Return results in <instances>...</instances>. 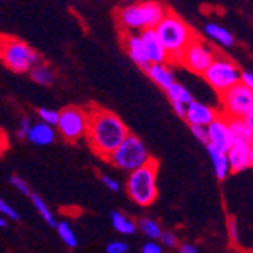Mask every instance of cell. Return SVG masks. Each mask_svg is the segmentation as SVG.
Segmentation results:
<instances>
[{"instance_id":"39","label":"cell","mask_w":253,"mask_h":253,"mask_svg":"<svg viewBox=\"0 0 253 253\" xmlns=\"http://www.w3.org/2000/svg\"><path fill=\"white\" fill-rule=\"evenodd\" d=\"M244 120H246V123L249 125V127H250V130H252V133H253V111L249 114V116H247Z\"/></svg>"},{"instance_id":"17","label":"cell","mask_w":253,"mask_h":253,"mask_svg":"<svg viewBox=\"0 0 253 253\" xmlns=\"http://www.w3.org/2000/svg\"><path fill=\"white\" fill-rule=\"evenodd\" d=\"M55 138H56L55 127L40 122V123H35L32 129L29 130L28 141L35 146H49L55 141Z\"/></svg>"},{"instance_id":"41","label":"cell","mask_w":253,"mask_h":253,"mask_svg":"<svg viewBox=\"0 0 253 253\" xmlns=\"http://www.w3.org/2000/svg\"><path fill=\"white\" fill-rule=\"evenodd\" d=\"M250 159H252V167H253V141L250 143Z\"/></svg>"},{"instance_id":"35","label":"cell","mask_w":253,"mask_h":253,"mask_svg":"<svg viewBox=\"0 0 253 253\" xmlns=\"http://www.w3.org/2000/svg\"><path fill=\"white\" fill-rule=\"evenodd\" d=\"M141 253H163V246L156 241H149L143 246Z\"/></svg>"},{"instance_id":"6","label":"cell","mask_w":253,"mask_h":253,"mask_svg":"<svg viewBox=\"0 0 253 253\" xmlns=\"http://www.w3.org/2000/svg\"><path fill=\"white\" fill-rule=\"evenodd\" d=\"M153 158L150 156L147 147L144 143L133 133H129V136L120 144V147L111 155L108 159L114 167H119L125 171H136L143 167H146Z\"/></svg>"},{"instance_id":"29","label":"cell","mask_w":253,"mask_h":253,"mask_svg":"<svg viewBox=\"0 0 253 253\" xmlns=\"http://www.w3.org/2000/svg\"><path fill=\"white\" fill-rule=\"evenodd\" d=\"M159 241H161V244H163L164 247H167V249H174V247H177V243H179L177 237L173 232H170V231L163 232Z\"/></svg>"},{"instance_id":"14","label":"cell","mask_w":253,"mask_h":253,"mask_svg":"<svg viewBox=\"0 0 253 253\" xmlns=\"http://www.w3.org/2000/svg\"><path fill=\"white\" fill-rule=\"evenodd\" d=\"M123 45L129 55V58L140 67L143 70L150 65V61L147 58L146 49H144V44L141 41L140 34H132V32H125L123 35Z\"/></svg>"},{"instance_id":"38","label":"cell","mask_w":253,"mask_h":253,"mask_svg":"<svg viewBox=\"0 0 253 253\" xmlns=\"http://www.w3.org/2000/svg\"><path fill=\"white\" fill-rule=\"evenodd\" d=\"M241 82H243V84H246V85L253 91V75H252L250 72H243Z\"/></svg>"},{"instance_id":"33","label":"cell","mask_w":253,"mask_h":253,"mask_svg":"<svg viewBox=\"0 0 253 253\" xmlns=\"http://www.w3.org/2000/svg\"><path fill=\"white\" fill-rule=\"evenodd\" d=\"M190 129L199 141L208 144V129L203 127V126H190Z\"/></svg>"},{"instance_id":"2","label":"cell","mask_w":253,"mask_h":253,"mask_svg":"<svg viewBox=\"0 0 253 253\" xmlns=\"http://www.w3.org/2000/svg\"><path fill=\"white\" fill-rule=\"evenodd\" d=\"M156 34L166 47L170 61L180 62V58L183 52L187 50L188 45L197 38L193 29L183 21L179 15L174 12H170L166 15V18L156 26Z\"/></svg>"},{"instance_id":"23","label":"cell","mask_w":253,"mask_h":253,"mask_svg":"<svg viewBox=\"0 0 253 253\" xmlns=\"http://www.w3.org/2000/svg\"><path fill=\"white\" fill-rule=\"evenodd\" d=\"M167 96H169V99H170V102L171 103H182V105H188V103H191L194 99H193V96H191V93L190 91L183 86V85H180V84H174V85H171L167 91Z\"/></svg>"},{"instance_id":"30","label":"cell","mask_w":253,"mask_h":253,"mask_svg":"<svg viewBox=\"0 0 253 253\" xmlns=\"http://www.w3.org/2000/svg\"><path fill=\"white\" fill-rule=\"evenodd\" d=\"M129 244L125 241H112L106 246V253H127Z\"/></svg>"},{"instance_id":"8","label":"cell","mask_w":253,"mask_h":253,"mask_svg":"<svg viewBox=\"0 0 253 253\" xmlns=\"http://www.w3.org/2000/svg\"><path fill=\"white\" fill-rule=\"evenodd\" d=\"M221 116L229 120L246 119L253 111V91L243 82L220 94Z\"/></svg>"},{"instance_id":"4","label":"cell","mask_w":253,"mask_h":253,"mask_svg":"<svg viewBox=\"0 0 253 253\" xmlns=\"http://www.w3.org/2000/svg\"><path fill=\"white\" fill-rule=\"evenodd\" d=\"M156 177L158 163L155 159H152L146 167L129 173L126 182V190L129 197L140 206H150L158 197Z\"/></svg>"},{"instance_id":"3","label":"cell","mask_w":253,"mask_h":253,"mask_svg":"<svg viewBox=\"0 0 253 253\" xmlns=\"http://www.w3.org/2000/svg\"><path fill=\"white\" fill-rule=\"evenodd\" d=\"M169 11L158 2H140L117 9V21L125 32L156 29Z\"/></svg>"},{"instance_id":"13","label":"cell","mask_w":253,"mask_h":253,"mask_svg":"<svg viewBox=\"0 0 253 253\" xmlns=\"http://www.w3.org/2000/svg\"><path fill=\"white\" fill-rule=\"evenodd\" d=\"M141 41L144 44V49L147 53V58L152 64H166L167 61H170V56L166 50V47L161 42L158 34L155 29H147L140 32Z\"/></svg>"},{"instance_id":"5","label":"cell","mask_w":253,"mask_h":253,"mask_svg":"<svg viewBox=\"0 0 253 253\" xmlns=\"http://www.w3.org/2000/svg\"><path fill=\"white\" fill-rule=\"evenodd\" d=\"M40 55L29 45L14 37L2 38V62L14 73H31L41 62Z\"/></svg>"},{"instance_id":"20","label":"cell","mask_w":253,"mask_h":253,"mask_svg":"<svg viewBox=\"0 0 253 253\" xmlns=\"http://www.w3.org/2000/svg\"><path fill=\"white\" fill-rule=\"evenodd\" d=\"M111 223H112V227L116 229L119 234H123V235H132V234L136 232V229H138L136 221L126 217L120 211H112L111 212Z\"/></svg>"},{"instance_id":"31","label":"cell","mask_w":253,"mask_h":253,"mask_svg":"<svg viewBox=\"0 0 253 253\" xmlns=\"http://www.w3.org/2000/svg\"><path fill=\"white\" fill-rule=\"evenodd\" d=\"M0 212H2L3 215H6V217H9L11 220H18V212L3 199L0 200Z\"/></svg>"},{"instance_id":"18","label":"cell","mask_w":253,"mask_h":253,"mask_svg":"<svg viewBox=\"0 0 253 253\" xmlns=\"http://www.w3.org/2000/svg\"><path fill=\"white\" fill-rule=\"evenodd\" d=\"M208 153H210L211 163H212V167H214V173L220 180L226 179L229 176V173H232L226 152H221L218 149H214V147L208 146Z\"/></svg>"},{"instance_id":"36","label":"cell","mask_w":253,"mask_h":253,"mask_svg":"<svg viewBox=\"0 0 253 253\" xmlns=\"http://www.w3.org/2000/svg\"><path fill=\"white\" fill-rule=\"evenodd\" d=\"M177 253H199L197 247L191 243H182L177 247Z\"/></svg>"},{"instance_id":"7","label":"cell","mask_w":253,"mask_h":253,"mask_svg":"<svg viewBox=\"0 0 253 253\" xmlns=\"http://www.w3.org/2000/svg\"><path fill=\"white\" fill-rule=\"evenodd\" d=\"M203 78L218 94H223L241 82L243 72H240L238 65L229 58L217 56L211 67L205 72Z\"/></svg>"},{"instance_id":"10","label":"cell","mask_w":253,"mask_h":253,"mask_svg":"<svg viewBox=\"0 0 253 253\" xmlns=\"http://www.w3.org/2000/svg\"><path fill=\"white\" fill-rule=\"evenodd\" d=\"M217 56L214 55V50L199 37L188 45L187 50L183 52L180 58V64L185 65L190 72L203 76L205 72L211 67Z\"/></svg>"},{"instance_id":"15","label":"cell","mask_w":253,"mask_h":253,"mask_svg":"<svg viewBox=\"0 0 253 253\" xmlns=\"http://www.w3.org/2000/svg\"><path fill=\"white\" fill-rule=\"evenodd\" d=\"M229 166L232 173H240L252 167L250 159V144L246 143H234L231 150L227 152Z\"/></svg>"},{"instance_id":"12","label":"cell","mask_w":253,"mask_h":253,"mask_svg":"<svg viewBox=\"0 0 253 253\" xmlns=\"http://www.w3.org/2000/svg\"><path fill=\"white\" fill-rule=\"evenodd\" d=\"M220 116V112L214 109L212 106H208L202 102L193 100L191 103L187 105L185 111V119L190 126H203L208 127L217 117Z\"/></svg>"},{"instance_id":"34","label":"cell","mask_w":253,"mask_h":253,"mask_svg":"<svg viewBox=\"0 0 253 253\" xmlns=\"http://www.w3.org/2000/svg\"><path fill=\"white\" fill-rule=\"evenodd\" d=\"M100 179H102V183L103 185L108 188V190H111V191H119L120 190V185H119V182L116 180V179H112L111 176H106V174H102L100 176Z\"/></svg>"},{"instance_id":"32","label":"cell","mask_w":253,"mask_h":253,"mask_svg":"<svg viewBox=\"0 0 253 253\" xmlns=\"http://www.w3.org/2000/svg\"><path fill=\"white\" fill-rule=\"evenodd\" d=\"M32 126L34 125L31 123V120L28 117H23L20 120V127H18V132H17L18 138H26V140H28V135H29V130L32 129Z\"/></svg>"},{"instance_id":"21","label":"cell","mask_w":253,"mask_h":253,"mask_svg":"<svg viewBox=\"0 0 253 253\" xmlns=\"http://www.w3.org/2000/svg\"><path fill=\"white\" fill-rule=\"evenodd\" d=\"M229 125H231V130H232V136H234L235 143L250 144L253 141V133H252L249 125L246 123V120L234 119V120H229Z\"/></svg>"},{"instance_id":"40","label":"cell","mask_w":253,"mask_h":253,"mask_svg":"<svg viewBox=\"0 0 253 253\" xmlns=\"http://www.w3.org/2000/svg\"><path fill=\"white\" fill-rule=\"evenodd\" d=\"M0 226H2V227H6V226H8V221H6V218H5V217L0 218Z\"/></svg>"},{"instance_id":"26","label":"cell","mask_w":253,"mask_h":253,"mask_svg":"<svg viewBox=\"0 0 253 253\" xmlns=\"http://www.w3.org/2000/svg\"><path fill=\"white\" fill-rule=\"evenodd\" d=\"M56 231H58V235L59 238L62 240V243L67 246V247H70V249H75L78 246V237L75 234V231L72 229V226L65 223V221H61L58 223L56 226Z\"/></svg>"},{"instance_id":"25","label":"cell","mask_w":253,"mask_h":253,"mask_svg":"<svg viewBox=\"0 0 253 253\" xmlns=\"http://www.w3.org/2000/svg\"><path fill=\"white\" fill-rule=\"evenodd\" d=\"M31 200H32L34 206L37 208V211L40 212V215L42 217V220H44L45 223H49L52 227H55V229H56L58 223H56V220H55V217H53L52 211L49 210V206L45 205V202H44L38 194H35V193H32V194H31Z\"/></svg>"},{"instance_id":"16","label":"cell","mask_w":253,"mask_h":253,"mask_svg":"<svg viewBox=\"0 0 253 253\" xmlns=\"http://www.w3.org/2000/svg\"><path fill=\"white\" fill-rule=\"evenodd\" d=\"M146 73L152 82H155L159 88H163L164 91H167L171 85L176 84L174 75L167 64H152L146 68Z\"/></svg>"},{"instance_id":"27","label":"cell","mask_w":253,"mask_h":253,"mask_svg":"<svg viewBox=\"0 0 253 253\" xmlns=\"http://www.w3.org/2000/svg\"><path fill=\"white\" fill-rule=\"evenodd\" d=\"M59 116H61V114L58 111L50 109V108H40L38 109V117L41 119L42 123L49 125V126H58Z\"/></svg>"},{"instance_id":"22","label":"cell","mask_w":253,"mask_h":253,"mask_svg":"<svg viewBox=\"0 0 253 253\" xmlns=\"http://www.w3.org/2000/svg\"><path fill=\"white\" fill-rule=\"evenodd\" d=\"M136 226L138 229L143 232L144 237H147L149 240H159L161 235H163V227H161V224L152 218H140L136 221Z\"/></svg>"},{"instance_id":"24","label":"cell","mask_w":253,"mask_h":253,"mask_svg":"<svg viewBox=\"0 0 253 253\" xmlns=\"http://www.w3.org/2000/svg\"><path fill=\"white\" fill-rule=\"evenodd\" d=\"M31 78L34 79V82H37L38 85H52L55 81V75L52 72V68L45 64H40L37 65L34 70L31 72Z\"/></svg>"},{"instance_id":"19","label":"cell","mask_w":253,"mask_h":253,"mask_svg":"<svg viewBox=\"0 0 253 253\" xmlns=\"http://www.w3.org/2000/svg\"><path fill=\"white\" fill-rule=\"evenodd\" d=\"M205 34L210 38H212L215 42L224 45V47H231V45H234V42H235L234 35L227 29H224L223 26L215 25V23H208V25L205 26Z\"/></svg>"},{"instance_id":"28","label":"cell","mask_w":253,"mask_h":253,"mask_svg":"<svg viewBox=\"0 0 253 253\" xmlns=\"http://www.w3.org/2000/svg\"><path fill=\"white\" fill-rule=\"evenodd\" d=\"M9 183L11 185L17 190V191H20V193H23V194H26V196H29L31 197V188H29V185H28V182L25 180V179H21L20 176H11L9 177Z\"/></svg>"},{"instance_id":"37","label":"cell","mask_w":253,"mask_h":253,"mask_svg":"<svg viewBox=\"0 0 253 253\" xmlns=\"http://www.w3.org/2000/svg\"><path fill=\"white\" fill-rule=\"evenodd\" d=\"M227 226H229V235H231V240L232 241H238V231H237V223L234 218H231L227 221Z\"/></svg>"},{"instance_id":"11","label":"cell","mask_w":253,"mask_h":253,"mask_svg":"<svg viewBox=\"0 0 253 253\" xmlns=\"http://www.w3.org/2000/svg\"><path fill=\"white\" fill-rule=\"evenodd\" d=\"M206 129H208V146L226 153L231 150L235 141L232 136L231 125H229V119L220 114Z\"/></svg>"},{"instance_id":"9","label":"cell","mask_w":253,"mask_h":253,"mask_svg":"<svg viewBox=\"0 0 253 253\" xmlns=\"http://www.w3.org/2000/svg\"><path fill=\"white\" fill-rule=\"evenodd\" d=\"M59 123L56 126L58 133L68 143H75L86 136L89 126L88 109L79 106H67L59 111Z\"/></svg>"},{"instance_id":"1","label":"cell","mask_w":253,"mask_h":253,"mask_svg":"<svg viewBox=\"0 0 253 253\" xmlns=\"http://www.w3.org/2000/svg\"><path fill=\"white\" fill-rule=\"evenodd\" d=\"M89 112V126L86 140L99 156L109 159L120 144L129 136V129L123 120L105 108L93 106L88 109Z\"/></svg>"}]
</instances>
